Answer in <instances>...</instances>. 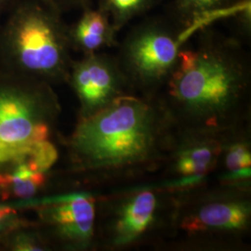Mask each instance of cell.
I'll return each instance as SVG.
<instances>
[{"instance_id":"1","label":"cell","mask_w":251,"mask_h":251,"mask_svg":"<svg viewBox=\"0 0 251 251\" xmlns=\"http://www.w3.org/2000/svg\"><path fill=\"white\" fill-rule=\"evenodd\" d=\"M168 81L171 99L180 111L211 126L240 101L249 73L233 41L207 36L196 49L179 50Z\"/></svg>"},{"instance_id":"2","label":"cell","mask_w":251,"mask_h":251,"mask_svg":"<svg viewBox=\"0 0 251 251\" xmlns=\"http://www.w3.org/2000/svg\"><path fill=\"white\" fill-rule=\"evenodd\" d=\"M159 134L158 116L150 104L119 95L81 122L73 146L90 166L116 168L151 157Z\"/></svg>"},{"instance_id":"3","label":"cell","mask_w":251,"mask_h":251,"mask_svg":"<svg viewBox=\"0 0 251 251\" xmlns=\"http://www.w3.org/2000/svg\"><path fill=\"white\" fill-rule=\"evenodd\" d=\"M62 13L50 0H21L13 4L1 36L21 69L50 77L65 74L70 42Z\"/></svg>"},{"instance_id":"4","label":"cell","mask_w":251,"mask_h":251,"mask_svg":"<svg viewBox=\"0 0 251 251\" xmlns=\"http://www.w3.org/2000/svg\"><path fill=\"white\" fill-rule=\"evenodd\" d=\"M160 19H149L126 35L117 62L126 79L151 87L169 80L188 31Z\"/></svg>"},{"instance_id":"5","label":"cell","mask_w":251,"mask_h":251,"mask_svg":"<svg viewBox=\"0 0 251 251\" xmlns=\"http://www.w3.org/2000/svg\"><path fill=\"white\" fill-rule=\"evenodd\" d=\"M30 104L17 90H0V162L19 163L35 144L48 140L49 127Z\"/></svg>"},{"instance_id":"6","label":"cell","mask_w":251,"mask_h":251,"mask_svg":"<svg viewBox=\"0 0 251 251\" xmlns=\"http://www.w3.org/2000/svg\"><path fill=\"white\" fill-rule=\"evenodd\" d=\"M71 78L82 102L94 112L121 95L126 81L117 60L97 52L75 63Z\"/></svg>"},{"instance_id":"7","label":"cell","mask_w":251,"mask_h":251,"mask_svg":"<svg viewBox=\"0 0 251 251\" xmlns=\"http://www.w3.org/2000/svg\"><path fill=\"white\" fill-rule=\"evenodd\" d=\"M50 204L46 208V217L62 234L77 242L90 240L95 219L94 201L90 196L71 195L57 198Z\"/></svg>"},{"instance_id":"8","label":"cell","mask_w":251,"mask_h":251,"mask_svg":"<svg viewBox=\"0 0 251 251\" xmlns=\"http://www.w3.org/2000/svg\"><path fill=\"white\" fill-rule=\"evenodd\" d=\"M82 10L80 17L68 26L70 45L86 54L95 53L102 48L114 45L117 31L107 13L99 7Z\"/></svg>"},{"instance_id":"9","label":"cell","mask_w":251,"mask_h":251,"mask_svg":"<svg viewBox=\"0 0 251 251\" xmlns=\"http://www.w3.org/2000/svg\"><path fill=\"white\" fill-rule=\"evenodd\" d=\"M251 209L239 201L215 202L201 207L196 216L187 218L182 227L189 232L206 230H240L248 225Z\"/></svg>"},{"instance_id":"10","label":"cell","mask_w":251,"mask_h":251,"mask_svg":"<svg viewBox=\"0 0 251 251\" xmlns=\"http://www.w3.org/2000/svg\"><path fill=\"white\" fill-rule=\"evenodd\" d=\"M156 198L150 191L137 194L123 206L116 225L119 244L132 241L144 233L152 222Z\"/></svg>"},{"instance_id":"11","label":"cell","mask_w":251,"mask_h":251,"mask_svg":"<svg viewBox=\"0 0 251 251\" xmlns=\"http://www.w3.org/2000/svg\"><path fill=\"white\" fill-rule=\"evenodd\" d=\"M243 0H175L174 14L178 25L184 28L198 26L206 19L222 15L225 11L234 9Z\"/></svg>"},{"instance_id":"12","label":"cell","mask_w":251,"mask_h":251,"mask_svg":"<svg viewBox=\"0 0 251 251\" xmlns=\"http://www.w3.org/2000/svg\"><path fill=\"white\" fill-rule=\"evenodd\" d=\"M45 179L43 172L20 163L14 171L0 174V193L4 199L31 198L44 185Z\"/></svg>"},{"instance_id":"13","label":"cell","mask_w":251,"mask_h":251,"mask_svg":"<svg viewBox=\"0 0 251 251\" xmlns=\"http://www.w3.org/2000/svg\"><path fill=\"white\" fill-rule=\"evenodd\" d=\"M218 147L210 143H196L182 149L176 159V170L184 177H204L214 165Z\"/></svg>"},{"instance_id":"14","label":"cell","mask_w":251,"mask_h":251,"mask_svg":"<svg viewBox=\"0 0 251 251\" xmlns=\"http://www.w3.org/2000/svg\"><path fill=\"white\" fill-rule=\"evenodd\" d=\"M162 0H100V9L105 11L117 32L135 18L158 5Z\"/></svg>"},{"instance_id":"15","label":"cell","mask_w":251,"mask_h":251,"mask_svg":"<svg viewBox=\"0 0 251 251\" xmlns=\"http://www.w3.org/2000/svg\"><path fill=\"white\" fill-rule=\"evenodd\" d=\"M57 157L58 152L53 144L45 140L35 144L22 161L17 164L23 163L32 171L44 173L53 165Z\"/></svg>"},{"instance_id":"16","label":"cell","mask_w":251,"mask_h":251,"mask_svg":"<svg viewBox=\"0 0 251 251\" xmlns=\"http://www.w3.org/2000/svg\"><path fill=\"white\" fill-rule=\"evenodd\" d=\"M251 151L247 144H235L229 148L226 154V166L229 171H240L251 168Z\"/></svg>"},{"instance_id":"17","label":"cell","mask_w":251,"mask_h":251,"mask_svg":"<svg viewBox=\"0 0 251 251\" xmlns=\"http://www.w3.org/2000/svg\"><path fill=\"white\" fill-rule=\"evenodd\" d=\"M62 11L84 9L90 7V0H50Z\"/></svg>"},{"instance_id":"18","label":"cell","mask_w":251,"mask_h":251,"mask_svg":"<svg viewBox=\"0 0 251 251\" xmlns=\"http://www.w3.org/2000/svg\"><path fill=\"white\" fill-rule=\"evenodd\" d=\"M15 213V210L13 208H10L9 206H1L0 207V227L5 223V221L9 218V216Z\"/></svg>"},{"instance_id":"19","label":"cell","mask_w":251,"mask_h":251,"mask_svg":"<svg viewBox=\"0 0 251 251\" xmlns=\"http://www.w3.org/2000/svg\"><path fill=\"white\" fill-rule=\"evenodd\" d=\"M15 0H0V17L2 14L9 8L10 6H13Z\"/></svg>"}]
</instances>
